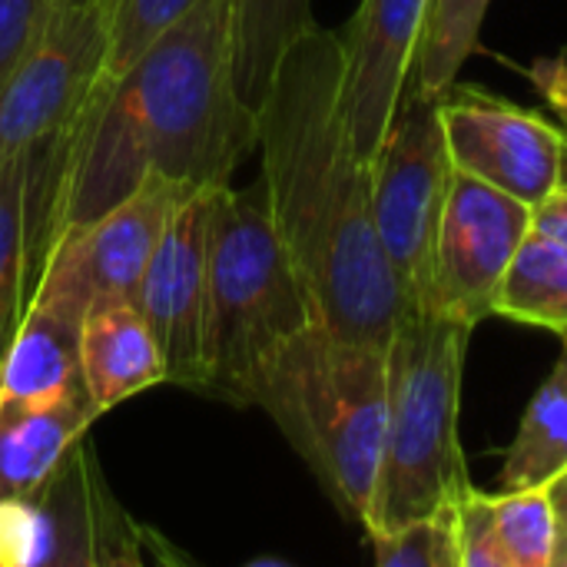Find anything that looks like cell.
<instances>
[{"mask_svg": "<svg viewBox=\"0 0 567 567\" xmlns=\"http://www.w3.org/2000/svg\"><path fill=\"white\" fill-rule=\"evenodd\" d=\"M262 196L309 292L316 322L389 349L405 296L372 216V166L342 113V40L312 27L272 76L256 113Z\"/></svg>", "mask_w": 567, "mask_h": 567, "instance_id": "1", "label": "cell"}, {"mask_svg": "<svg viewBox=\"0 0 567 567\" xmlns=\"http://www.w3.org/2000/svg\"><path fill=\"white\" fill-rule=\"evenodd\" d=\"M252 409L279 425L332 505L369 528L389 415L385 349L312 322L266 362Z\"/></svg>", "mask_w": 567, "mask_h": 567, "instance_id": "2", "label": "cell"}, {"mask_svg": "<svg viewBox=\"0 0 567 567\" xmlns=\"http://www.w3.org/2000/svg\"><path fill=\"white\" fill-rule=\"evenodd\" d=\"M206 392L252 409L266 362L316 322L309 292L272 226L262 186L209 193Z\"/></svg>", "mask_w": 567, "mask_h": 567, "instance_id": "3", "label": "cell"}, {"mask_svg": "<svg viewBox=\"0 0 567 567\" xmlns=\"http://www.w3.org/2000/svg\"><path fill=\"white\" fill-rule=\"evenodd\" d=\"M472 326L405 306L389 339V415L365 535L455 505L472 488L458 439L462 379Z\"/></svg>", "mask_w": 567, "mask_h": 567, "instance_id": "4", "label": "cell"}, {"mask_svg": "<svg viewBox=\"0 0 567 567\" xmlns=\"http://www.w3.org/2000/svg\"><path fill=\"white\" fill-rule=\"evenodd\" d=\"M452 176L442 96L409 83L372 159V216L405 306L415 309H429L432 259Z\"/></svg>", "mask_w": 567, "mask_h": 567, "instance_id": "5", "label": "cell"}, {"mask_svg": "<svg viewBox=\"0 0 567 567\" xmlns=\"http://www.w3.org/2000/svg\"><path fill=\"white\" fill-rule=\"evenodd\" d=\"M189 193L196 189H186L150 169L123 203L53 246L30 302L73 326H83V316L93 306L136 302L146 262L173 209Z\"/></svg>", "mask_w": 567, "mask_h": 567, "instance_id": "6", "label": "cell"}, {"mask_svg": "<svg viewBox=\"0 0 567 567\" xmlns=\"http://www.w3.org/2000/svg\"><path fill=\"white\" fill-rule=\"evenodd\" d=\"M136 528L106 492L80 439L30 492L0 498V567L130 565Z\"/></svg>", "mask_w": 567, "mask_h": 567, "instance_id": "7", "label": "cell"}, {"mask_svg": "<svg viewBox=\"0 0 567 567\" xmlns=\"http://www.w3.org/2000/svg\"><path fill=\"white\" fill-rule=\"evenodd\" d=\"M532 229V206L455 169L432 259L429 309L478 326L495 316L498 286Z\"/></svg>", "mask_w": 567, "mask_h": 567, "instance_id": "8", "label": "cell"}, {"mask_svg": "<svg viewBox=\"0 0 567 567\" xmlns=\"http://www.w3.org/2000/svg\"><path fill=\"white\" fill-rule=\"evenodd\" d=\"M442 126L458 173L475 176L532 209L561 189L567 133L545 116L455 80L442 96Z\"/></svg>", "mask_w": 567, "mask_h": 567, "instance_id": "9", "label": "cell"}, {"mask_svg": "<svg viewBox=\"0 0 567 567\" xmlns=\"http://www.w3.org/2000/svg\"><path fill=\"white\" fill-rule=\"evenodd\" d=\"M106 3L60 10L40 47L7 80L0 90V163L73 126L86 96L103 80Z\"/></svg>", "mask_w": 567, "mask_h": 567, "instance_id": "10", "label": "cell"}, {"mask_svg": "<svg viewBox=\"0 0 567 567\" xmlns=\"http://www.w3.org/2000/svg\"><path fill=\"white\" fill-rule=\"evenodd\" d=\"M209 193L213 189H196L173 209L146 262L136 299V309L159 346L166 382L193 392H206Z\"/></svg>", "mask_w": 567, "mask_h": 567, "instance_id": "11", "label": "cell"}, {"mask_svg": "<svg viewBox=\"0 0 567 567\" xmlns=\"http://www.w3.org/2000/svg\"><path fill=\"white\" fill-rule=\"evenodd\" d=\"M432 0H362L342 40V113L359 156L372 166L412 80Z\"/></svg>", "mask_w": 567, "mask_h": 567, "instance_id": "12", "label": "cell"}, {"mask_svg": "<svg viewBox=\"0 0 567 567\" xmlns=\"http://www.w3.org/2000/svg\"><path fill=\"white\" fill-rule=\"evenodd\" d=\"M80 379L96 415L153 385H166L159 346L136 302H103L83 316Z\"/></svg>", "mask_w": 567, "mask_h": 567, "instance_id": "13", "label": "cell"}, {"mask_svg": "<svg viewBox=\"0 0 567 567\" xmlns=\"http://www.w3.org/2000/svg\"><path fill=\"white\" fill-rule=\"evenodd\" d=\"M80 385V326L30 302L0 369V422L50 409Z\"/></svg>", "mask_w": 567, "mask_h": 567, "instance_id": "14", "label": "cell"}, {"mask_svg": "<svg viewBox=\"0 0 567 567\" xmlns=\"http://www.w3.org/2000/svg\"><path fill=\"white\" fill-rule=\"evenodd\" d=\"M316 27L312 0H229L233 86L256 120L286 50Z\"/></svg>", "mask_w": 567, "mask_h": 567, "instance_id": "15", "label": "cell"}, {"mask_svg": "<svg viewBox=\"0 0 567 567\" xmlns=\"http://www.w3.org/2000/svg\"><path fill=\"white\" fill-rule=\"evenodd\" d=\"M96 409L80 385L63 402L0 422V498L30 495L63 455L86 439Z\"/></svg>", "mask_w": 567, "mask_h": 567, "instance_id": "16", "label": "cell"}, {"mask_svg": "<svg viewBox=\"0 0 567 567\" xmlns=\"http://www.w3.org/2000/svg\"><path fill=\"white\" fill-rule=\"evenodd\" d=\"M561 472H567V339H561V355L551 375L522 415L495 488H542Z\"/></svg>", "mask_w": 567, "mask_h": 567, "instance_id": "17", "label": "cell"}, {"mask_svg": "<svg viewBox=\"0 0 567 567\" xmlns=\"http://www.w3.org/2000/svg\"><path fill=\"white\" fill-rule=\"evenodd\" d=\"M495 316L567 339V246L528 229L495 296Z\"/></svg>", "mask_w": 567, "mask_h": 567, "instance_id": "18", "label": "cell"}, {"mask_svg": "<svg viewBox=\"0 0 567 567\" xmlns=\"http://www.w3.org/2000/svg\"><path fill=\"white\" fill-rule=\"evenodd\" d=\"M30 166V150L0 163V369L33 296L27 259Z\"/></svg>", "mask_w": 567, "mask_h": 567, "instance_id": "19", "label": "cell"}, {"mask_svg": "<svg viewBox=\"0 0 567 567\" xmlns=\"http://www.w3.org/2000/svg\"><path fill=\"white\" fill-rule=\"evenodd\" d=\"M488 3L492 0H432L429 3L422 43L415 53L412 80H409L415 90L445 96L455 86L462 63L478 47Z\"/></svg>", "mask_w": 567, "mask_h": 567, "instance_id": "20", "label": "cell"}, {"mask_svg": "<svg viewBox=\"0 0 567 567\" xmlns=\"http://www.w3.org/2000/svg\"><path fill=\"white\" fill-rule=\"evenodd\" d=\"M492 502L508 567H555L558 515L548 488L492 492Z\"/></svg>", "mask_w": 567, "mask_h": 567, "instance_id": "21", "label": "cell"}, {"mask_svg": "<svg viewBox=\"0 0 567 567\" xmlns=\"http://www.w3.org/2000/svg\"><path fill=\"white\" fill-rule=\"evenodd\" d=\"M196 0H110L103 80L116 83Z\"/></svg>", "mask_w": 567, "mask_h": 567, "instance_id": "22", "label": "cell"}, {"mask_svg": "<svg viewBox=\"0 0 567 567\" xmlns=\"http://www.w3.org/2000/svg\"><path fill=\"white\" fill-rule=\"evenodd\" d=\"M379 567H462L452 505L369 535Z\"/></svg>", "mask_w": 567, "mask_h": 567, "instance_id": "23", "label": "cell"}, {"mask_svg": "<svg viewBox=\"0 0 567 567\" xmlns=\"http://www.w3.org/2000/svg\"><path fill=\"white\" fill-rule=\"evenodd\" d=\"M452 512H455V542H458L462 567H508L502 538H498L492 492H482L472 485L462 492Z\"/></svg>", "mask_w": 567, "mask_h": 567, "instance_id": "24", "label": "cell"}, {"mask_svg": "<svg viewBox=\"0 0 567 567\" xmlns=\"http://www.w3.org/2000/svg\"><path fill=\"white\" fill-rule=\"evenodd\" d=\"M56 13L60 0H0V90L40 47Z\"/></svg>", "mask_w": 567, "mask_h": 567, "instance_id": "25", "label": "cell"}, {"mask_svg": "<svg viewBox=\"0 0 567 567\" xmlns=\"http://www.w3.org/2000/svg\"><path fill=\"white\" fill-rule=\"evenodd\" d=\"M522 73L532 80V86L542 93V100L551 106V113L561 120L567 133V60L565 56H538L535 63L522 66Z\"/></svg>", "mask_w": 567, "mask_h": 567, "instance_id": "26", "label": "cell"}, {"mask_svg": "<svg viewBox=\"0 0 567 567\" xmlns=\"http://www.w3.org/2000/svg\"><path fill=\"white\" fill-rule=\"evenodd\" d=\"M532 226L548 233L551 239L567 246V189L561 186L558 193H551L542 206L532 209Z\"/></svg>", "mask_w": 567, "mask_h": 567, "instance_id": "27", "label": "cell"}, {"mask_svg": "<svg viewBox=\"0 0 567 567\" xmlns=\"http://www.w3.org/2000/svg\"><path fill=\"white\" fill-rule=\"evenodd\" d=\"M558 515V551H555V567H567V472H561L551 485H545Z\"/></svg>", "mask_w": 567, "mask_h": 567, "instance_id": "28", "label": "cell"}, {"mask_svg": "<svg viewBox=\"0 0 567 567\" xmlns=\"http://www.w3.org/2000/svg\"><path fill=\"white\" fill-rule=\"evenodd\" d=\"M96 3H106V0H60V10H86Z\"/></svg>", "mask_w": 567, "mask_h": 567, "instance_id": "29", "label": "cell"}, {"mask_svg": "<svg viewBox=\"0 0 567 567\" xmlns=\"http://www.w3.org/2000/svg\"><path fill=\"white\" fill-rule=\"evenodd\" d=\"M561 186L567 189V146H565V166H561Z\"/></svg>", "mask_w": 567, "mask_h": 567, "instance_id": "30", "label": "cell"}]
</instances>
